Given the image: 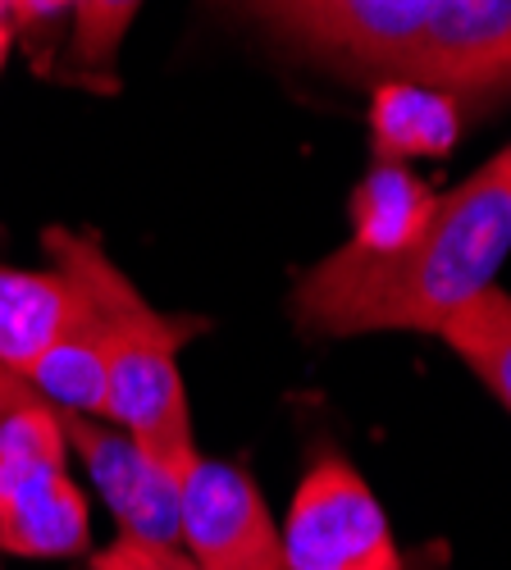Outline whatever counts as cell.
Listing matches in <instances>:
<instances>
[{
    "instance_id": "obj_7",
    "label": "cell",
    "mask_w": 511,
    "mask_h": 570,
    "mask_svg": "<svg viewBox=\"0 0 511 570\" xmlns=\"http://www.w3.org/2000/svg\"><path fill=\"white\" fill-rule=\"evenodd\" d=\"M56 420L65 430L69 452H78L97 498L110 507L119 539L178 548V484H183V474H174L147 448H137L110 420L73 415V411H56Z\"/></svg>"
},
{
    "instance_id": "obj_18",
    "label": "cell",
    "mask_w": 511,
    "mask_h": 570,
    "mask_svg": "<svg viewBox=\"0 0 511 570\" xmlns=\"http://www.w3.org/2000/svg\"><path fill=\"white\" fill-rule=\"evenodd\" d=\"M10 23H0V69H6V56H10Z\"/></svg>"
},
{
    "instance_id": "obj_2",
    "label": "cell",
    "mask_w": 511,
    "mask_h": 570,
    "mask_svg": "<svg viewBox=\"0 0 511 570\" xmlns=\"http://www.w3.org/2000/svg\"><path fill=\"white\" fill-rule=\"evenodd\" d=\"M46 252L56 269H65L87 306L106 324V420L165 461L174 474H188L202 456L193 439L188 389L178 374V352L197 334H206L202 315H165L128 283V274L101 252L97 237L73 228H46Z\"/></svg>"
},
{
    "instance_id": "obj_4",
    "label": "cell",
    "mask_w": 511,
    "mask_h": 570,
    "mask_svg": "<svg viewBox=\"0 0 511 570\" xmlns=\"http://www.w3.org/2000/svg\"><path fill=\"white\" fill-rule=\"evenodd\" d=\"M293 51L370 78H397L434 0H219Z\"/></svg>"
},
{
    "instance_id": "obj_15",
    "label": "cell",
    "mask_w": 511,
    "mask_h": 570,
    "mask_svg": "<svg viewBox=\"0 0 511 570\" xmlns=\"http://www.w3.org/2000/svg\"><path fill=\"white\" fill-rule=\"evenodd\" d=\"M91 570H202V566L183 548H156V543L115 539L106 552L91 557Z\"/></svg>"
},
{
    "instance_id": "obj_14",
    "label": "cell",
    "mask_w": 511,
    "mask_h": 570,
    "mask_svg": "<svg viewBox=\"0 0 511 570\" xmlns=\"http://www.w3.org/2000/svg\"><path fill=\"white\" fill-rule=\"evenodd\" d=\"M143 10V0H78L73 6V60L78 69H110Z\"/></svg>"
},
{
    "instance_id": "obj_9",
    "label": "cell",
    "mask_w": 511,
    "mask_h": 570,
    "mask_svg": "<svg viewBox=\"0 0 511 570\" xmlns=\"http://www.w3.org/2000/svg\"><path fill=\"white\" fill-rule=\"evenodd\" d=\"M87 315L82 288L65 269L0 265V365L28 374Z\"/></svg>"
},
{
    "instance_id": "obj_17",
    "label": "cell",
    "mask_w": 511,
    "mask_h": 570,
    "mask_svg": "<svg viewBox=\"0 0 511 570\" xmlns=\"http://www.w3.org/2000/svg\"><path fill=\"white\" fill-rule=\"evenodd\" d=\"M37 402H41V397L32 393V384H28V379L0 365V424H6L14 411H23V406H37Z\"/></svg>"
},
{
    "instance_id": "obj_3",
    "label": "cell",
    "mask_w": 511,
    "mask_h": 570,
    "mask_svg": "<svg viewBox=\"0 0 511 570\" xmlns=\"http://www.w3.org/2000/svg\"><path fill=\"white\" fill-rule=\"evenodd\" d=\"M91 511L69 474L56 411L37 402L0 424V552L60 561L87 552Z\"/></svg>"
},
{
    "instance_id": "obj_20",
    "label": "cell",
    "mask_w": 511,
    "mask_h": 570,
    "mask_svg": "<svg viewBox=\"0 0 511 570\" xmlns=\"http://www.w3.org/2000/svg\"><path fill=\"white\" fill-rule=\"evenodd\" d=\"M502 156H507V160H511V147H502Z\"/></svg>"
},
{
    "instance_id": "obj_11",
    "label": "cell",
    "mask_w": 511,
    "mask_h": 570,
    "mask_svg": "<svg viewBox=\"0 0 511 570\" xmlns=\"http://www.w3.org/2000/svg\"><path fill=\"white\" fill-rule=\"evenodd\" d=\"M439 193L411 174V165H370V174L356 183L347 202L352 237L347 247L356 252H397L411 237H421L434 219Z\"/></svg>"
},
{
    "instance_id": "obj_8",
    "label": "cell",
    "mask_w": 511,
    "mask_h": 570,
    "mask_svg": "<svg viewBox=\"0 0 511 570\" xmlns=\"http://www.w3.org/2000/svg\"><path fill=\"white\" fill-rule=\"evenodd\" d=\"M397 78L456 101L511 91V0H434Z\"/></svg>"
},
{
    "instance_id": "obj_16",
    "label": "cell",
    "mask_w": 511,
    "mask_h": 570,
    "mask_svg": "<svg viewBox=\"0 0 511 570\" xmlns=\"http://www.w3.org/2000/svg\"><path fill=\"white\" fill-rule=\"evenodd\" d=\"M78 0H6V14H10V28H32V23H46L65 10H73Z\"/></svg>"
},
{
    "instance_id": "obj_13",
    "label": "cell",
    "mask_w": 511,
    "mask_h": 570,
    "mask_svg": "<svg viewBox=\"0 0 511 570\" xmlns=\"http://www.w3.org/2000/svg\"><path fill=\"white\" fill-rule=\"evenodd\" d=\"M434 338H443L452 356L511 411V293L493 283L461 311H452Z\"/></svg>"
},
{
    "instance_id": "obj_10",
    "label": "cell",
    "mask_w": 511,
    "mask_h": 570,
    "mask_svg": "<svg viewBox=\"0 0 511 570\" xmlns=\"http://www.w3.org/2000/svg\"><path fill=\"white\" fill-rule=\"evenodd\" d=\"M461 137V101L439 87L384 78L370 97V165L439 160Z\"/></svg>"
},
{
    "instance_id": "obj_5",
    "label": "cell",
    "mask_w": 511,
    "mask_h": 570,
    "mask_svg": "<svg viewBox=\"0 0 511 570\" xmlns=\"http://www.w3.org/2000/svg\"><path fill=\"white\" fill-rule=\"evenodd\" d=\"M284 570H406L389 515L343 456H320L278 525Z\"/></svg>"
},
{
    "instance_id": "obj_1",
    "label": "cell",
    "mask_w": 511,
    "mask_h": 570,
    "mask_svg": "<svg viewBox=\"0 0 511 570\" xmlns=\"http://www.w3.org/2000/svg\"><path fill=\"white\" fill-rule=\"evenodd\" d=\"M511 256V160L498 151L480 174L439 197L421 237L397 252L338 247L293 288L302 334H439L443 320L493 288Z\"/></svg>"
},
{
    "instance_id": "obj_12",
    "label": "cell",
    "mask_w": 511,
    "mask_h": 570,
    "mask_svg": "<svg viewBox=\"0 0 511 570\" xmlns=\"http://www.w3.org/2000/svg\"><path fill=\"white\" fill-rule=\"evenodd\" d=\"M32 393L56 406V411H73V415H97L106 420V389H110V365H106V324L97 320V311L87 306V315L69 328V334L46 352L28 374Z\"/></svg>"
},
{
    "instance_id": "obj_19",
    "label": "cell",
    "mask_w": 511,
    "mask_h": 570,
    "mask_svg": "<svg viewBox=\"0 0 511 570\" xmlns=\"http://www.w3.org/2000/svg\"><path fill=\"white\" fill-rule=\"evenodd\" d=\"M0 23H6V0H0Z\"/></svg>"
},
{
    "instance_id": "obj_6",
    "label": "cell",
    "mask_w": 511,
    "mask_h": 570,
    "mask_svg": "<svg viewBox=\"0 0 511 570\" xmlns=\"http://www.w3.org/2000/svg\"><path fill=\"white\" fill-rule=\"evenodd\" d=\"M178 548L202 570H284L265 493L243 465L215 456H197L178 484Z\"/></svg>"
}]
</instances>
